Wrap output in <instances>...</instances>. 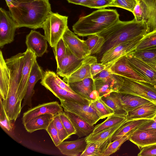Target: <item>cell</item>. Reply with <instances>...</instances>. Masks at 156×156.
<instances>
[{
	"label": "cell",
	"instance_id": "6da1fadb",
	"mask_svg": "<svg viewBox=\"0 0 156 156\" xmlns=\"http://www.w3.org/2000/svg\"><path fill=\"white\" fill-rule=\"evenodd\" d=\"M9 8L18 28H42L44 22L52 12L49 0H29Z\"/></svg>",
	"mask_w": 156,
	"mask_h": 156
},
{
	"label": "cell",
	"instance_id": "7a4b0ae2",
	"mask_svg": "<svg viewBox=\"0 0 156 156\" xmlns=\"http://www.w3.org/2000/svg\"><path fill=\"white\" fill-rule=\"evenodd\" d=\"M148 33V29L145 21L138 22L134 18L129 21L119 20L109 27L97 34L103 37L105 41L100 55L117 46L141 35Z\"/></svg>",
	"mask_w": 156,
	"mask_h": 156
},
{
	"label": "cell",
	"instance_id": "3957f363",
	"mask_svg": "<svg viewBox=\"0 0 156 156\" xmlns=\"http://www.w3.org/2000/svg\"><path fill=\"white\" fill-rule=\"evenodd\" d=\"M119 20L115 9H99L80 17L73 26L74 33L81 37L97 34Z\"/></svg>",
	"mask_w": 156,
	"mask_h": 156
},
{
	"label": "cell",
	"instance_id": "277c9868",
	"mask_svg": "<svg viewBox=\"0 0 156 156\" xmlns=\"http://www.w3.org/2000/svg\"><path fill=\"white\" fill-rule=\"evenodd\" d=\"M113 74L116 81L117 92L136 95L151 101L156 102V89L149 83Z\"/></svg>",
	"mask_w": 156,
	"mask_h": 156
},
{
	"label": "cell",
	"instance_id": "5b68a950",
	"mask_svg": "<svg viewBox=\"0 0 156 156\" xmlns=\"http://www.w3.org/2000/svg\"><path fill=\"white\" fill-rule=\"evenodd\" d=\"M68 17L51 12L44 22L42 28L49 45L54 47L62 37L67 28Z\"/></svg>",
	"mask_w": 156,
	"mask_h": 156
},
{
	"label": "cell",
	"instance_id": "8992f818",
	"mask_svg": "<svg viewBox=\"0 0 156 156\" xmlns=\"http://www.w3.org/2000/svg\"><path fill=\"white\" fill-rule=\"evenodd\" d=\"M64 111L73 113L92 125L96 124L101 118L96 110L90 104H81L58 98Z\"/></svg>",
	"mask_w": 156,
	"mask_h": 156
},
{
	"label": "cell",
	"instance_id": "52a82bcc",
	"mask_svg": "<svg viewBox=\"0 0 156 156\" xmlns=\"http://www.w3.org/2000/svg\"><path fill=\"white\" fill-rule=\"evenodd\" d=\"M40 83L57 98H61L69 101L81 104H89L91 103V101L80 95L71 93L60 87L55 82L51 71L47 70L44 72Z\"/></svg>",
	"mask_w": 156,
	"mask_h": 156
},
{
	"label": "cell",
	"instance_id": "ba28073f",
	"mask_svg": "<svg viewBox=\"0 0 156 156\" xmlns=\"http://www.w3.org/2000/svg\"><path fill=\"white\" fill-rule=\"evenodd\" d=\"M145 35H141L123 42L110 49L101 55V63L109 66L122 57L126 56L134 51Z\"/></svg>",
	"mask_w": 156,
	"mask_h": 156
},
{
	"label": "cell",
	"instance_id": "9c48e42d",
	"mask_svg": "<svg viewBox=\"0 0 156 156\" xmlns=\"http://www.w3.org/2000/svg\"><path fill=\"white\" fill-rule=\"evenodd\" d=\"M17 25L9 11L0 8V47L2 48L14 40Z\"/></svg>",
	"mask_w": 156,
	"mask_h": 156
},
{
	"label": "cell",
	"instance_id": "30bf717a",
	"mask_svg": "<svg viewBox=\"0 0 156 156\" xmlns=\"http://www.w3.org/2000/svg\"><path fill=\"white\" fill-rule=\"evenodd\" d=\"M62 38L66 47L77 58L83 59L91 55L85 41L79 38L68 27Z\"/></svg>",
	"mask_w": 156,
	"mask_h": 156
},
{
	"label": "cell",
	"instance_id": "8fae6325",
	"mask_svg": "<svg viewBox=\"0 0 156 156\" xmlns=\"http://www.w3.org/2000/svg\"><path fill=\"white\" fill-rule=\"evenodd\" d=\"M24 53V63L18 91V98L21 102L26 95L29 77L37 57L31 50L27 48Z\"/></svg>",
	"mask_w": 156,
	"mask_h": 156
},
{
	"label": "cell",
	"instance_id": "7c38bea8",
	"mask_svg": "<svg viewBox=\"0 0 156 156\" xmlns=\"http://www.w3.org/2000/svg\"><path fill=\"white\" fill-rule=\"evenodd\" d=\"M63 111L62 107L57 101L39 104L31 107L23 113L22 123L24 125L33 118L40 115L48 113L54 116Z\"/></svg>",
	"mask_w": 156,
	"mask_h": 156
},
{
	"label": "cell",
	"instance_id": "4fadbf2b",
	"mask_svg": "<svg viewBox=\"0 0 156 156\" xmlns=\"http://www.w3.org/2000/svg\"><path fill=\"white\" fill-rule=\"evenodd\" d=\"M109 67L113 74L121 76L136 81L148 83L147 80L139 74L129 65L126 56L116 61Z\"/></svg>",
	"mask_w": 156,
	"mask_h": 156
},
{
	"label": "cell",
	"instance_id": "5bb4252c",
	"mask_svg": "<svg viewBox=\"0 0 156 156\" xmlns=\"http://www.w3.org/2000/svg\"><path fill=\"white\" fill-rule=\"evenodd\" d=\"M84 59L77 58L66 47L64 57L57 65L56 74L63 78L69 76L82 65Z\"/></svg>",
	"mask_w": 156,
	"mask_h": 156
},
{
	"label": "cell",
	"instance_id": "9a60e30c",
	"mask_svg": "<svg viewBox=\"0 0 156 156\" xmlns=\"http://www.w3.org/2000/svg\"><path fill=\"white\" fill-rule=\"evenodd\" d=\"M48 42L44 36L33 30L26 36L25 43L27 49L31 50L37 57H41L47 53Z\"/></svg>",
	"mask_w": 156,
	"mask_h": 156
},
{
	"label": "cell",
	"instance_id": "2e32d148",
	"mask_svg": "<svg viewBox=\"0 0 156 156\" xmlns=\"http://www.w3.org/2000/svg\"><path fill=\"white\" fill-rule=\"evenodd\" d=\"M67 84L76 93L90 101L99 96L92 78Z\"/></svg>",
	"mask_w": 156,
	"mask_h": 156
},
{
	"label": "cell",
	"instance_id": "e0dca14e",
	"mask_svg": "<svg viewBox=\"0 0 156 156\" xmlns=\"http://www.w3.org/2000/svg\"><path fill=\"white\" fill-rule=\"evenodd\" d=\"M127 136L129 140L139 148L156 144V129H137Z\"/></svg>",
	"mask_w": 156,
	"mask_h": 156
},
{
	"label": "cell",
	"instance_id": "ac0fdd59",
	"mask_svg": "<svg viewBox=\"0 0 156 156\" xmlns=\"http://www.w3.org/2000/svg\"><path fill=\"white\" fill-rule=\"evenodd\" d=\"M97 58L94 56L89 55L84 59L82 65L69 76L63 78V80L67 83L92 78L90 65L97 62Z\"/></svg>",
	"mask_w": 156,
	"mask_h": 156
},
{
	"label": "cell",
	"instance_id": "d6986e66",
	"mask_svg": "<svg viewBox=\"0 0 156 156\" xmlns=\"http://www.w3.org/2000/svg\"><path fill=\"white\" fill-rule=\"evenodd\" d=\"M44 73L36 60L32 67L29 77L26 94L22 104V108L26 105L32 107V98L34 94V87L37 82L42 79Z\"/></svg>",
	"mask_w": 156,
	"mask_h": 156
},
{
	"label": "cell",
	"instance_id": "ffe728a7",
	"mask_svg": "<svg viewBox=\"0 0 156 156\" xmlns=\"http://www.w3.org/2000/svg\"><path fill=\"white\" fill-rule=\"evenodd\" d=\"M129 65L148 83L156 82V71L149 65L131 54L126 55Z\"/></svg>",
	"mask_w": 156,
	"mask_h": 156
},
{
	"label": "cell",
	"instance_id": "44dd1931",
	"mask_svg": "<svg viewBox=\"0 0 156 156\" xmlns=\"http://www.w3.org/2000/svg\"><path fill=\"white\" fill-rule=\"evenodd\" d=\"M87 144L85 137L72 141H63L57 147L64 155L80 156L85 150Z\"/></svg>",
	"mask_w": 156,
	"mask_h": 156
},
{
	"label": "cell",
	"instance_id": "7402d4cb",
	"mask_svg": "<svg viewBox=\"0 0 156 156\" xmlns=\"http://www.w3.org/2000/svg\"><path fill=\"white\" fill-rule=\"evenodd\" d=\"M156 115V102L150 101L128 112L126 120L152 119Z\"/></svg>",
	"mask_w": 156,
	"mask_h": 156
},
{
	"label": "cell",
	"instance_id": "603a6c76",
	"mask_svg": "<svg viewBox=\"0 0 156 156\" xmlns=\"http://www.w3.org/2000/svg\"><path fill=\"white\" fill-rule=\"evenodd\" d=\"M116 93L124 110L127 113L151 101L147 99L136 95L117 92Z\"/></svg>",
	"mask_w": 156,
	"mask_h": 156
},
{
	"label": "cell",
	"instance_id": "cb8c5ba5",
	"mask_svg": "<svg viewBox=\"0 0 156 156\" xmlns=\"http://www.w3.org/2000/svg\"><path fill=\"white\" fill-rule=\"evenodd\" d=\"M54 115L51 114H45L34 117L23 125L26 131L32 133L36 130H46L53 119Z\"/></svg>",
	"mask_w": 156,
	"mask_h": 156
},
{
	"label": "cell",
	"instance_id": "d4e9b609",
	"mask_svg": "<svg viewBox=\"0 0 156 156\" xmlns=\"http://www.w3.org/2000/svg\"><path fill=\"white\" fill-rule=\"evenodd\" d=\"M9 70L4 59L2 52L0 51V98L4 100L7 97L9 87Z\"/></svg>",
	"mask_w": 156,
	"mask_h": 156
},
{
	"label": "cell",
	"instance_id": "484cf974",
	"mask_svg": "<svg viewBox=\"0 0 156 156\" xmlns=\"http://www.w3.org/2000/svg\"><path fill=\"white\" fill-rule=\"evenodd\" d=\"M65 112L74 126L76 132L75 134L79 137L87 136L93 132L94 128V125L89 124L82 118L73 113Z\"/></svg>",
	"mask_w": 156,
	"mask_h": 156
},
{
	"label": "cell",
	"instance_id": "4316f807",
	"mask_svg": "<svg viewBox=\"0 0 156 156\" xmlns=\"http://www.w3.org/2000/svg\"><path fill=\"white\" fill-rule=\"evenodd\" d=\"M149 119L126 120L116 131L112 138V141L118 139L137 129Z\"/></svg>",
	"mask_w": 156,
	"mask_h": 156
},
{
	"label": "cell",
	"instance_id": "83f0119b",
	"mask_svg": "<svg viewBox=\"0 0 156 156\" xmlns=\"http://www.w3.org/2000/svg\"><path fill=\"white\" fill-rule=\"evenodd\" d=\"M96 91L102 97L110 93L117 92L116 82L113 74L111 77L94 80Z\"/></svg>",
	"mask_w": 156,
	"mask_h": 156
},
{
	"label": "cell",
	"instance_id": "f1b7e54d",
	"mask_svg": "<svg viewBox=\"0 0 156 156\" xmlns=\"http://www.w3.org/2000/svg\"><path fill=\"white\" fill-rule=\"evenodd\" d=\"M122 121L115 126L104 129L95 134L91 133L85 138L87 143L92 142L100 143L103 142L108 138L112 137L118 129L126 120Z\"/></svg>",
	"mask_w": 156,
	"mask_h": 156
},
{
	"label": "cell",
	"instance_id": "f546056e",
	"mask_svg": "<svg viewBox=\"0 0 156 156\" xmlns=\"http://www.w3.org/2000/svg\"><path fill=\"white\" fill-rule=\"evenodd\" d=\"M112 138L100 143H87L85 150L80 156H104L106 148L112 142Z\"/></svg>",
	"mask_w": 156,
	"mask_h": 156
},
{
	"label": "cell",
	"instance_id": "4dcf8cb0",
	"mask_svg": "<svg viewBox=\"0 0 156 156\" xmlns=\"http://www.w3.org/2000/svg\"><path fill=\"white\" fill-rule=\"evenodd\" d=\"M129 54L141 60L150 66L156 63V45L135 50Z\"/></svg>",
	"mask_w": 156,
	"mask_h": 156
},
{
	"label": "cell",
	"instance_id": "1f68e13d",
	"mask_svg": "<svg viewBox=\"0 0 156 156\" xmlns=\"http://www.w3.org/2000/svg\"><path fill=\"white\" fill-rule=\"evenodd\" d=\"M101 98L114 111L115 114L126 115L127 113L124 110L117 96L116 92H112Z\"/></svg>",
	"mask_w": 156,
	"mask_h": 156
},
{
	"label": "cell",
	"instance_id": "d6a6232c",
	"mask_svg": "<svg viewBox=\"0 0 156 156\" xmlns=\"http://www.w3.org/2000/svg\"><path fill=\"white\" fill-rule=\"evenodd\" d=\"M126 120V115L114 114L108 116L107 119L102 122L96 126L91 133H97Z\"/></svg>",
	"mask_w": 156,
	"mask_h": 156
},
{
	"label": "cell",
	"instance_id": "836d02e7",
	"mask_svg": "<svg viewBox=\"0 0 156 156\" xmlns=\"http://www.w3.org/2000/svg\"><path fill=\"white\" fill-rule=\"evenodd\" d=\"M85 41L91 55L94 54H99L105 42L104 38L98 34L88 36Z\"/></svg>",
	"mask_w": 156,
	"mask_h": 156
},
{
	"label": "cell",
	"instance_id": "e575fe53",
	"mask_svg": "<svg viewBox=\"0 0 156 156\" xmlns=\"http://www.w3.org/2000/svg\"><path fill=\"white\" fill-rule=\"evenodd\" d=\"M0 125L2 129L12 137L14 135V126L12 121L8 118L5 110L3 100L0 98Z\"/></svg>",
	"mask_w": 156,
	"mask_h": 156
},
{
	"label": "cell",
	"instance_id": "d590c367",
	"mask_svg": "<svg viewBox=\"0 0 156 156\" xmlns=\"http://www.w3.org/2000/svg\"><path fill=\"white\" fill-rule=\"evenodd\" d=\"M90 104L97 112L101 119L105 118L114 114V111L100 97H98L92 100Z\"/></svg>",
	"mask_w": 156,
	"mask_h": 156
},
{
	"label": "cell",
	"instance_id": "8d00e7d4",
	"mask_svg": "<svg viewBox=\"0 0 156 156\" xmlns=\"http://www.w3.org/2000/svg\"><path fill=\"white\" fill-rule=\"evenodd\" d=\"M149 11V17L147 23L148 33L156 30V0H143Z\"/></svg>",
	"mask_w": 156,
	"mask_h": 156
},
{
	"label": "cell",
	"instance_id": "74e56055",
	"mask_svg": "<svg viewBox=\"0 0 156 156\" xmlns=\"http://www.w3.org/2000/svg\"><path fill=\"white\" fill-rule=\"evenodd\" d=\"M136 20L138 22L145 21L146 23L149 19V11L147 7L143 0H139L133 12Z\"/></svg>",
	"mask_w": 156,
	"mask_h": 156
},
{
	"label": "cell",
	"instance_id": "f35d334b",
	"mask_svg": "<svg viewBox=\"0 0 156 156\" xmlns=\"http://www.w3.org/2000/svg\"><path fill=\"white\" fill-rule=\"evenodd\" d=\"M139 0H112L109 4L108 7H116L121 8L133 12L135 7Z\"/></svg>",
	"mask_w": 156,
	"mask_h": 156
},
{
	"label": "cell",
	"instance_id": "ab89813d",
	"mask_svg": "<svg viewBox=\"0 0 156 156\" xmlns=\"http://www.w3.org/2000/svg\"><path fill=\"white\" fill-rule=\"evenodd\" d=\"M156 45V30L146 34L138 45L135 50L143 49Z\"/></svg>",
	"mask_w": 156,
	"mask_h": 156
},
{
	"label": "cell",
	"instance_id": "60d3db41",
	"mask_svg": "<svg viewBox=\"0 0 156 156\" xmlns=\"http://www.w3.org/2000/svg\"><path fill=\"white\" fill-rule=\"evenodd\" d=\"M129 140L127 135H125L110 143L105 151L104 156H108L116 152L121 145L126 141Z\"/></svg>",
	"mask_w": 156,
	"mask_h": 156
},
{
	"label": "cell",
	"instance_id": "b9f144b4",
	"mask_svg": "<svg viewBox=\"0 0 156 156\" xmlns=\"http://www.w3.org/2000/svg\"><path fill=\"white\" fill-rule=\"evenodd\" d=\"M52 48L58 65L63 58L66 52V47L62 37Z\"/></svg>",
	"mask_w": 156,
	"mask_h": 156
},
{
	"label": "cell",
	"instance_id": "7bdbcfd3",
	"mask_svg": "<svg viewBox=\"0 0 156 156\" xmlns=\"http://www.w3.org/2000/svg\"><path fill=\"white\" fill-rule=\"evenodd\" d=\"M53 120L61 142L70 138L62 124L58 114L54 116Z\"/></svg>",
	"mask_w": 156,
	"mask_h": 156
},
{
	"label": "cell",
	"instance_id": "ee69618b",
	"mask_svg": "<svg viewBox=\"0 0 156 156\" xmlns=\"http://www.w3.org/2000/svg\"><path fill=\"white\" fill-rule=\"evenodd\" d=\"M60 120L68 135L70 136L75 134L76 130L71 121L64 111L58 114Z\"/></svg>",
	"mask_w": 156,
	"mask_h": 156
},
{
	"label": "cell",
	"instance_id": "f6af8a7d",
	"mask_svg": "<svg viewBox=\"0 0 156 156\" xmlns=\"http://www.w3.org/2000/svg\"><path fill=\"white\" fill-rule=\"evenodd\" d=\"M46 130L50 136L55 146L57 147L61 144V142L59 138L57 129L55 127L53 119L50 123Z\"/></svg>",
	"mask_w": 156,
	"mask_h": 156
},
{
	"label": "cell",
	"instance_id": "bcb514c9",
	"mask_svg": "<svg viewBox=\"0 0 156 156\" xmlns=\"http://www.w3.org/2000/svg\"><path fill=\"white\" fill-rule=\"evenodd\" d=\"M112 0H87L84 6L91 8L105 9L108 7Z\"/></svg>",
	"mask_w": 156,
	"mask_h": 156
},
{
	"label": "cell",
	"instance_id": "7dc6e473",
	"mask_svg": "<svg viewBox=\"0 0 156 156\" xmlns=\"http://www.w3.org/2000/svg\"><path fill=\"white\" fill-rule=\"evenodd\" d=\"M138 156H153L156 155V144L141 148Z\"/></svg>",
	"mask_w": 156,
	"mask_h": 156
},
{
	"label": "cell",
	"instance_id": "c3c4849f",
	"mask_svg": "<svg viewBox=\"0 0 156 156\" xmlns=\"http://www.w3.org/2000/svg\"><path fill=\"white\" fill-rule=\"evenodd\" d=\"M52 74L55 82L60 87L71 93H76L69 85L64 82L63 80H62L58 76V75L54 72L52 71Z\"/></svg>",
	"mask_w": 156,
	"mask_h": 156
},
{
	"label": "cell",
	"instance_id": "681fc988",
	"mask_svg": "<svg viewBox=\"0 0 156 156\" xmlns=\"http://www.w3.org/2000/svg\"><path fill=\"white\" fill-rule=\"evenodd\" d=\"M106 67L105 65L101 63L96 62L91 64L90 68L92 77L105 69Z\"/></svg>",
	"mask_w": 156,
	"mask_h": 156
},
{
	"label": "cell",
	"instance_id": "f907efd6",
	"mask_svg": "<svg viewBox=\"0 0 156 156\" xmlns=\"http://www.w3.org/2000/svg\"><path fill=\"white\" fill-rule=\"evenodd\" d=\"M113 74L111 71L109 67H106V68L100 73L93 77L94 80L105 79L112 76Z\"/></svg>",
	"mask_w": 156,
	"mask_h": 156
},
{
	"label": "cell",
	"instance_id": "816d5d0a",
	"mask_svg": "<svg viewBox=\"0 0 156 156\" xmlns=\"http://www.w3.org/2000/svg\"><path fill=\"white\" fill-rule=\"evenodd\" d=\"M138 129H156V122L153 119H149Z\"/></svg>",
	"mask_w": 156,
	"mask_h": 156
},
{
	"label": "cell",
	"instance_id": "f5cc1de1",
	"mask_svg": "<svg viewBox=\"0 0 156 156\" xmlns=\"http://www.w3.org/2000/svg\"><path fill=\"white\" fill-rule=\"evenodd\" d=\"M9 7L11 6H16L19 4L29 0H5Z\"/></svg>",
	"mask_w": 156,
	"mask_h": 156
},
{
	"label": "cell",
	"instance_id": "db71d44e",
	"mask_svg": "<svg viewBox=\"0 0 156 156\" xmlns=\"http://www.w3.org/2000/svg\"><path fill=\"white\" fill-rule=\"evenodd\" d=\"M87 0H67L70 3L84 6Z\"/></svg>",
	"mask_w": 156,
	"mask_h": 156
},
{
	"label": "cell",
	"instance_id": "11a10c76",
	"mask_svg": "<svg viewBox=\"0 0 156 156\" xmlns=\"http://www.w3.org/2000/svg\"><path fill=\"white\" fill-rule=\"evenodd\" d=\"M151 86L156 89V82L149 83Z\"/></svg>",
	"mask_w": 156,
	"mask_h": 156
},
{
	"label": "cell",
	"instance_id": "9f6ffc18",
	"mask_svg": "<svg viewBox=\"0 0 156 156\" xmlns=\"http://www.w3.org/2000/svg\"><path fill=\"white\" fill-rule=\"evenodd\" d=\"M150 66H151L153 69H154L156 71V63Z\"/></svg>",
	"mask_w": 156,
	"mask_h": 156
},
{
	"label": "cell",
	"instance_id": "6f0895ef",
	"mask_svg": "<svg viewBox=\"0 0 156 156\" xmlns=\"http://www.w3.org/2000/svg\"><path fill=\"white\" fill-rule=\"evenodd\" d=\"M155 122H156V115L152 119Z\"/></svg>",
	"mask_w": 156,
	"mask_h": 156
},
{
	"label": "cell",
	"instance_id": "680465c9",
	"mask_svg": "<svg viewBox=\"0 0 156 156\" xmlns=\"http://www.w3.org/2000/svg\"></svg>",
	"mask_w": 156,
	"mask_h": 156
}]
</instances>
